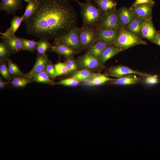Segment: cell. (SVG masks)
<instances>
[{
	"label": "cell",
	"instance_id": "cell-1",
	"mask_svg": "<svg viewBox=\"0 0 160 160\" xmlns=\"http://www.w3.org/2000/svg\"><path fill=\"white\" fill-rule=\"evenodd\" d=\"M34 13L24 21L28 34L54 40L76 26L77 15L67 0H39Z\"/></svg>",
	"mask_w": 160,
	"mask_h": 160
},
{
	"label": "cell",
	"instance_id": "cell-2",
	"mask_svg": "<svg viewBox=\"0 0 160 160\" xmlns=\"http://www.w3.org/2000/svg\"><path fill=\"white\" fill-rule=\"evenodd\" d=\"M92 0H87L84 3L76 1L81 9L83 20L82 27L97 29L103 14L92 2Z\"/></svg>",
	"mask_w": 160,
	"mask_h": 160
},
{
	"label": "cell",
	"instance_id": "cell-3",
	"mask_svg": "<svg viewBox=\"0 0 160 160\" xmlns=\"http://www.w3.org/2000/svg\"><path fill=\"white\" fill-rule=\"evenodd\" d=\"M147 44L145 41L130 33L124 27L121 26L119 30L113 46L122 51L138 45Z\"/></svg>",
	"mask_w": 160,
	"mask_h": 160
},
{
	"label": "cell",
	"instance_id": "cell-4",
	"mask_svg": "<svg viewBox=\"0 0 160 160\" xmlns=\"http://www.w3.org/2000/svg\"><path fill=\"white\" fill-rule=\"evenodd\" d=\"M79 28L76 26L66 34L55 40L54 42L67 46L77 52L82 49L78 36Z\"/></svg>",
	"mask_w": 160,
	"mask_h": 160
},
{
	"label": "cell",
	"instance_id": "cell-5",
	"mask_svg": "<svg viewBox=\"0 0 160 160\" xmlns=\"http://www.w3.org/2000/svg\"><path fill=\"white\" fill-rule=\"evenodd\" d=\"M77 61L79 67L83 69L91 70L102 69L105 68L98 59L87 51L79 57Z\"/></svg>",
	"mask_w": 160,
	"mask_h": 160
},
{
	"label": "cell",
	"instance_id": "cell-6",
	"mask_svg": "<svg viewBox=\"0 0 160 160\" xmlns=\"http://www.w3.org/2000/svg\"><path fill=\"white\" fill-rule=\"evenodd\" d=\"M78 36L82 49L89 48L96 40V29L82 27L79 28Z\"/></svg>",
	"mask_w": 160,
	"mask_h": 160
},
{
	"label": "cell",
	"instance_id": "cell-7",
	"mask_svg": "<svg viewBox=\"0 0 160 160\" xmlns=\"http://www.w3.org/2000/svg\"><path fill=\"white\" fill-rule=\"evenodd\" d=\"M121 26L119 20L118 12L115 10L103 15L96 29L110 28L119 30Z\"/></svg>",
	"mask_w": 160,
	"mask_h": 160
},
{
	"label": "cell",
	"instance_id": "cell-8",
	"mask_svg": "<svg viewBox=\"0 0 160 160\" xmlns=\"http://www.w3.org/2000/svg\"><path fill=\"white\" fill-rule=\"evenodd\" d=\"M154 2L132 6V9L135 17L143 20L151 17L152 10Z\"/></svg>",
	"mask_w": 160,
	"mask_h": 160
},
{
	"label": "cell",
	"instance_id": "cell-9",
	"mask_svg": "<svg viewBox=\"0 0 160 160\" xmlns=\"http://www.w3.org/2000/svg\"><path fill=\"white\" fill-rule=\"evenodd\" d=\"M108 74L110 76L118 78L129 74H135L145 77L150 75L146 73L133 70L128 67L123 65L111 67L108 70Z\"/></svg>",
	"mask_w": 160,
	"mask_h": 160
},
{
	"label": "cell",
	"instance_id": "cell-10",
	"mask_svg": "<svg viewBox=\"0 0 160 160\" xmlns=\"http://www.w3.org/2000/svg\"><path fill=\"white\" fill-rule=\"evenodd\" d=\"M119 30L110 28L96 29V40L103 41L113 46L117 37Z\"/></svg>",
	"mask_w": 160,
	"mask_h": 160
},
{
	"label": "cell",
	"instance_id": "cell-11",
	"mask_svg": "<svg viewBox=\"0 0 160 160\" xmlns=\"http://www.w3.org/2000/svg\"><path fill=\"white\" fill-rule=\"evenodd\" d=\"M49 62L46 53L38 54L35 64L32 69L24 76L31 79L35 74L45 70Z\"/></svg>",
	"mask_w": 160,
	"mask_h": 160
},
{
	"label": "cell",
	"instance_id": "cell-12",
	"mask_svg": "<svg viewBox=\"0 0 160 160\" xmlns=\"http://www.w3.org/2000/svg\"><path fill=\"white\" fill-rule=\"evenodd\" d=\"M3 42L8 48L10 53H15L23 50L20 38L12 35L7 37H4L1 36Z\"/></svg>",
	"mask_w": 160,
	"mask_h": 160
},
{
	"label": "cell",
	"instance_id": "cell-13",
	"mask_svg": "<svg viewBox=\"0 0 160 160\" xmlns=\"http://www.w3.org/2000/svg\"><path fill=\"white\" fill-rule=\"evenodd\" d=\"M23 7L21 0H0V11H5L8 14L13 15Z\"/></svg>",
	"mask_w": 160,
	"mask_h": 160
},
{
	"label": "cell",
	"instance_id": "cell-14",
	"mask_svg": "<svg viewBox=\"0 0 160 160\" xmlns=\"http://www.w3.org/2000/svg\"><path fill=\"white\" fill-rule=\"evenodd\" d=\"M158 33L153 26L151 17L144 20L141 31L143 38L153 42Z\"/></svg>",
	"mask_w": 160,
	"mask_h": 160
},
{
	"label": "cell",
	"instance_id": "cell-15",
	"mask_svg": "<svg viewBox=\"0 0 160 160\" xmlns=\"http://www.w3.org/2000/svg\"><path fill=\"white\" fill-rule=\"evenodd\" d=\"M117 12L119 23L121 26L124 27L127 26L135 17L131 8L123 7Z\"/></svg>",
	"mask_w": 160,
	"mask_h": 160
},
{
	"label": "cell",
	"instance_id": "cell-16",
	"mask_svg": "<svg viewBox=\"0 0 160 160\" xmlns=\"http://www.w3.org/2000/svg\"><path fill=\"white\" fill-rule=\"evenodd\" d=\"M104 15L115 10L117 4L113 0H92Z\"/></svg>",
	"mask_w": 160,
	"mask_h": 160
},
{
	"label": "cell",
	"instance_id": "cell-17",
	"mask_svg": "<svg viewBox=\"0 0 160 160\" xmlns=\"http://www.w3.org/2000/svg\"><path fill=\"white\" fill-rule=\"evenodd\" d=\"M51 51L60 54L66 58L73 56L77 52L69 47L60 43L54 42L50 48Z\"/></svg>",
	"mask_w": 160,
	"mask_h": 160
},
{
	"label": "cell",
	"instance_id": "cell-18",
	"mask_svg": "<svg viewBox=\"0 0 160 160\" xmlns=\"http://www.w3.org/2000/svg\"><path fill=\"white\" fill-rule=\"evenodd\" d=\"M104 74L97 73L92 78L81 82L82 84L87 86H97L102 84L106 82L113 80Z\"/></svg>",
	"mask_w": 160,
	"mask_h": 160
},
{
	"label": "cell",
	"instance_id": "cell-19",
	"mask_svg": "<svg viewBox=\"0 0 160 160\" xmlns=\"http://www.w3.org/2000/svg\"><path fill=\"white\" fill-rule=\"evenodd\" d=\"M110 46L113 45L103 41L96 40L88 48L87 52L99 59L105 48Z\"/></svg>",
	"mask_w": 160,
	"mask_h": 160
},
{
	"label": "cell",
	"instance_id": "cell-20",
	"mask_svg": "<svg viewBox=\"0 0 160 160\" xmlns=\"http://www.w3.org/2000/svg\"><path fill=\"white\" fill-rule=\"evenodd\" d=\"M140 80L134 74H127L110 81L111 84L116 85H128L137 84Z\"/></svg>",
	"mask_w": 160,
	"mask_h": 160
},
{
	"label": "cell",
	"instance_id": "cell-21",
	"mask_svg": "<svg viewBox=\"0 0 160 160\" xmlns=\"http://www.w3.org/2000/svg\"><path fill=\"white\" fill-rule=\"evenodd\" d=\"M144 20L135 17L126 28L130 33L140 37L141 36V29Z\"/></svg>",
	"mask_w": 160,
	"mask_h": 160
},
{
	"label": "cell",
	"instance_id": "cell-22",
	"mask_svg": "<svg viewBox=\"0 0 160 160\" xmlns=\"http://www.w3.org/2000/svg\"><path fill=\"white\" fill-rule=\"evenodd\" d=\"M122 51L113 46L108 47L103 50L98 59L104 65L105 62Z\"/></svg>",
	"mask_w": 160,
	"mask_h": 160
},
{
	"label": "cell",
	"instance_id": "cell-23",
	"mask_svg": "<svg viewBox=\"0 0 160 160\" xmlns=\"http://www.w3.org/2000/svg\"><path fill=\"white\" fill-rule=\"evenodd\" d=\"M97 73L87 69H82L73 72L71 75V77L79 80L81 82L90 79Z\"/></svg>",
	"mask_w": 160,
	"mask_h": 160
},
{
	"label": "cell",
	"instance_id": "cell-24",
	"mask_svg": "<svg viewBox=\"0 0 160 160\" xmlns=\"http://www.w3.org/2000/svg\"><path fill=\"white\" fill-rule=\"evenodd\" d=\"M31 79L32 80L37 83L54 85V82L50 79L49 76L45 70L35 74Z\"/></svg>",
	"mask_w": 160,
	"mask_h": 160
},
{
	"label": "cell",
	"instance_id": "cell-25",
	"mask_svg": "<svg viewBox=\"0 0 160 160\" xmlns=\"http://www.w3.org/2000/svg\"><path fill=\"white\" fill-rule=\"evenodd\" d=\"M39 3L38 0H31L26 6L25 12L22 16L23 21H24L30 17L37 9Z\"/></svg>",
	"mask_w": 160,
	"mask_h": 160
},
{
	"label": "cell",
	"instance_id": "cell-26",
	"mask_svg": "<svg viewBox=\"0 0 160 160\" xmlns=\"http://www.w3.org/2000/svg\"><path fill=\"white\" fill-rule=\"evenodd\" d=\"M31 80V79L25 76H19L13 78L10 83L15 87H24L30 83Z\"/></svg>",
	"mask_w": 160,
	"mask_h": 160
},
{
	"label": "cell",
	"instance_id": "cell-27",
	"mask_svg": "<svg viewBox=\"0 0 160 160\" xmlns=\"http://www.w3.org/2000/svg\"><path fill=\"white\" fill-rule=\"evenodd\" d=\"M52 45L48 41V40L45 39H40L37 41L36 49L38 54L46 53V52L50 48Z\"/></svg>",
	"mask_w": 160,
	"mask_h": 160
},
{
	"label": "cell",
	"instance_id": "cell-28",
	"mask_svg": "<svg viewBox=\"0 0 160 160\" xmlns=\"http://www.w3.org/2000/svg\"><path fill=\"white\" fill-rule=\"evenodd\" d=\"M24 50L33 52L36 49L37 42L33 40H29L23 38H20Z\"/></svg>",
	"mask_w": 160,
	"mask_h": 160
},
{
	"label": "cell",
	"instance_id": "cell-29",
	"mask_svg": "<svg viewBox=\"0 0 160 160\" xmlns=\"http://www.w3.org/2000/svg\"><path fill=\"white\" fill-rule=\"evenodd\" d=\"M65 63L69 73L73 72L79 67L77 60H76L73 56L66 58Z\"/></svg>",
	"mask_w": 160,
	"mask_h": 160
},
{
	"label": "cell",
	"instance_id": "cell-30",
	"mask_svg": "<svg viewBox=\"0 0 160 160\" xmlns=\"http://www.w3.org/2000/svg\"><path fill=\"white\" fill-rule=\"evenodd\" d=\"M55 77L70 73L65 63L59 62L54 65Z\"/></svg>",
	"mask_w": 160,
	"mask_h": 160
},
{
	"label": "cell",
	"instance_id": "cell-31",
	"mask_svg": "<svg viewBox=\"0 0 160 160\" xmlns=\"http://www.w3.org/2000/svg\"><path fill=\"white\" fill-rule=\"evenodd\" d=\"M81 81L73 78L62 80L57 82H54V85H61L65 86H76L79 85Z\"/></svg>",
	"mask_w": 160,
	"mask_h": 160
},
{
	"label": "cell",
	"instance_id": "cell-32",
	"mask_svg": "<svg viewBox=\"0 0 160 160\" xmlns=\"http://www.w3.org/2000/svg\"><path fill=\"white\" fill-rule=\"evenodd\" d=\"M7 63L8 71L10 74L24 76L25 74L20 71L16 64L14 63L10 59H7Z\"/></svg>",
	"mask_w": 160,
	"mask_h": 160
},
{
	"label": "cell",
	"instance_id": "cell-33",
	"mask_svg": "<svg viewBox=\"0 0 160 160\" xmlns=\"http://www.w3.org/2000/svg\"><path fill=\"white\" fill-rule=\"evenodd\" d=\"M23 21L21 17L15 16L10 22L11 26L10 27L12 35H15V33L19 27L21 22Z\"/></svg>",
	"mask_w": 160,
	"mask_h": 160
},
{
	"label": "cell",
	"instance_id": "cell-34",
	"mask_svg": "<svg viewBox=\"0 0 160 160\" xmlns=\"http://www.w3.org/2000/svg\"><path fill=\"white\" fill-rule=\"evenodd\" d=\"M10 54L9 51L6 46L3 43H0V57L4 59L8 56Z\"/></svg>",
	"mask_w": 160,
	"mask_h": 160
},
{
	"label": "cell",
	"instance_id": "cell-35",
	"mask_svg": "<svg viewBox=\"0 0 160 160\" xmlns=\"http://www.w3.org/2000/svg\"><path fill=\"white\" fill-rule=\"evenodd\" d=\"M0 73L5 79H10V73L8 71V68L4 63L0 65Z\"/></svg>",
	"mask_w": 160,
	"mask_h": 160
},
{
	"label": "cell",
	"instance_id": "cell-36",
	"mask_svg": "<svg viewBox=\"0 0 160 160\" xmlns=\"http://www.w3.org/2000/svg\"><path fill=\"white\" fill-rule=\"evenodd\" d=\"M144 82L149 85H154L159 82V79L157 75H150L145 78Z\"/></svg>",
	"mask_w": 160,
	"mask_h": 160
},
{
	"label": "cell",
	"instance_id": "cell-37",
	"mask_svg": "<svg viewBox=\"0 0 160 160\" xmlns=\"http://www.w3.org/2000/svg\"><path fill=\"white\" fill-rule=\"evenodd\" d=\"M45 71L49 77L52 78L55 77V72L54 66L49 62L46 66Z\"/></svg>",
	"mask_w": 160,
	"mask_h": 160
},
{
	"label": "cell",
	"instance_id": "cell-38",
	"mask_svg": "<svg viewBox=\"0 0 160 160\" xmlns=\"http://www.w3.org/2000/svg\"><path fill=\"white\" fill-rule=\"evenodd\" d=\"M153 1V0H135L132 6H134L140 4L151 3Z\"/></svg>",
	"mask_w": 160,
	"mask_h": 160
},
{
	"label": "cell",
	"instance_id": "cell-39",
	"mask_svg": "<svg viewBox=\"0 0 160 160\" xmlns=\"http://www.w3.org/2000/svg\"><path fill=\"white\" fill-rule=\"evenodd\" d=\"M1 34V36L4 37H7L12 35L10 28H8L4 33H0Z\"/></svg>",
	"mask_w": 160,
	"mask_h": 160
},
{
	"label": "cell",
	"instance_id": "cell-40",
	"mask_svg": "<svg viewBox=\"0 0 160 160\" xmlns=\"http://www.w3.org/2000/svg\"><path fill=\"white\" fill-rule=\"evenodd\" d=\"M160 46V33H158L153 42Z\"/></svg>",
	"mask_w": 160,
	"mask_h": 160
},
{
	"label": "cell",
	"instance_id": "cell-41",
	"mask_svg": "<svg viewBox=\"0 0 160 160\" xmlns=\"http://www.w3.org/2000/svg\"><path fill=\"white\" fill-rule=\"evenodd\" d=\"M9 83L8 82H5L3 81L1 77L0 78V88H4Z\"/></svg>",
	"mask_w": 160,
	"mask_h": 160
},
{
	"label": "cell",
	"instance_id": "cell-42",
	"mask_svg": "<svg viewBox=\"0 0 160 160\" xmlns=\"http://www.w3.org/2000/svg\"><path fill=\"white\" fill-rule=\"evenodd\" d=\"M23 0L28 3L31 0Z\"/></svg>",
	"mask_w": 160,
	"mask_h": 160
},
{
	"label": "cell",
	"instance_id": "cell-43",
	"mask_svg": "<svg viewBox=\"0 0 160 160\" xmlns=\"http://www.w3.org/2000/svg\"><path fill=\"white\" fill-rule=\"evenodd\" d=\"M75 0V1H77V0Z\"/></svg>",
	"mask_w": 160,
	"mask_h": 160
}]
</instances>
